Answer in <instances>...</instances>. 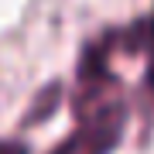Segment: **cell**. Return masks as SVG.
Segmentation results:
<instances>
[{
  "instance_id": "cell-1",
  "label": "cell",
  "mask_w": 154,
  "mask_h": 154,
  "mask_svg": "<svg viewBox=\"0 0 154 154\" xmlns=\"http://www.w3.org/2000/svg\"><path fill=\"white\" fill-rule=\"evenodd\" d=\"M123 123H127L123 103L103 106L96 113H82V116H75V134L65 137L51 154H110L120 144Z\"/></svg>"
},
{
  "instance_id": "cell-2",
  "label": "cell",
  "mask_w": 154,
  "mask_h": 154,
  "mask_svg": "<svg viewBox=\"0 0 154 154\" xmlns=\"http://www.w3.org/2000/svg\"><path fill=\"white\" fill-rule=\"evenodd\" d=\"M58 96H62V86L58 82H51L48 89H45V93L38 96V99H34V110L28 113V116H24V123H41V120H48V116L51 113H55V103H58Z\"/></svg>"
},
{
  "instance_id": "cell-3",
  "label": "cell",
  "mask_w": 154,
  "mask_h": 154,
  "mask_svg": "<svg viewBox=\"0 0 154 154\" xmlns=\"http://www.w3.org/2000/svg\"><path fill=\"white\" fill-rule=\"evenodd\" d=\"M0 154H28L24 140H0Z\"/></svg>"
},
{
  "instance_id": "cell-4",
  "label": "cell",
  "mask_w": 154,
  "mask_h": 154,
  "mask_svg": "<svg viewBox=\"0 0 154 154\" xmlns=\"http://www.w3.org/2000/svg\"><path fill=\"white\" fill-rule=\"evenodd\" d=\"M140 38L147 41V48H151V55H154V14H151V21L140 28Z\"/></svg>"
},
{
  "instance_id": "cell-5",
  "label": "cell",
  "mask_w": 154,
  "mask_h": 154,
  "mask_svg": "<svg viewBox=\"0 0 154 154\" xmlns=\"http://www.w3.org/2000/svg\"><path fill=\"white\" fill-rule=\"evenodd\" d=\"M147 89H151V96H154V55H151V65H147Z\"/></svg>"
}]
</instances>
